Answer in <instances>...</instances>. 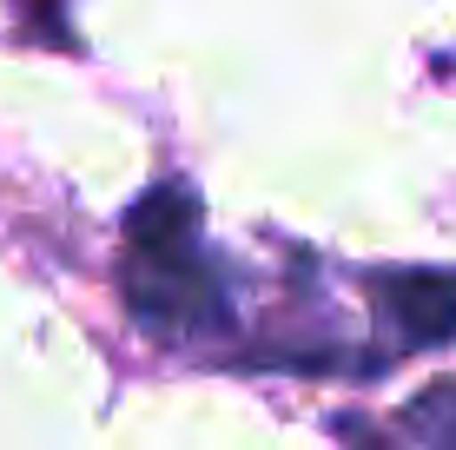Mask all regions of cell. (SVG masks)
Returning <instances> with one entry per match:
<instances>
[{
	"instance_id": "cell-1",
	"label": "cell",
	"mask_w": 456,
	"mask_h": 450,
	"mask_svg": "<svg viewBox=\"0 0 456 450\" xmlns=\"http://www.w3.org/2000/svg\"><path fill=\"white\" fill-rule=\"evenodd\" d=\"M119 285L133 324L159 345H232L239 338V278L206 245V206L185 179H159L126 212Z\"/></svg>"
},
{
	"instance_id": "cell-2",
	"label": "cell",
	"mask_w": 456,
	"mask_h": 450,
	"mask_svg": "<svg viewBox=\"0 0 456 450\" xmlns=\"http://www.w3.org/2000/svg\"><path fill=\"white\" fill-rule=\"evenodd\" d=\"M370 312L390 338V358H411L430 345H456V272L397 266L370 278Z\"/></svg>"
},
{
	"instance_id": "cell-3",
	"label": "cell",
	"mask_w": 456,
	"mask_h": 450,
	"mask_svg": "<svg viewBox=\"0 0 456 450\" xmlns=\"http://www.w3.org/2000/svg\"><path fill=\"white\" fill-rule=\"evenodd\" d=\"M403 438H423V444H456V378L450 384H430L423 397H411L397 417Z\"/></svg>"
},
{
	"instance_id": "cell-4",
	"label": "cell",
	"mask_w": 456,
	"mask_h": 450,
	"mask_svg": "<svg viewBox=\"0 0 456 450\" xmlns=\"http://www.w3.org/2000/svg\"><path fill=\"white\" fill-rule=\"evenodd\" d=\"M20 13L40 27L46 40H73V34H67V7H60V0H20Z\"/></svg>"
}]
</instances>
